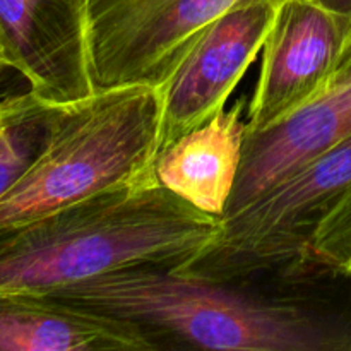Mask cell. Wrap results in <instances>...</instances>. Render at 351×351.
I'll return each mask as SVG.
<instances>
[{"label": "cell", "instance_id": "obj_17", "mask_svg": "<svg viewBox=\"0 0 351 351\" xmlns=\"http://www.w3.org/2000/svg\"><path fill=\"white\" fill-rule=\"evenodd\" d=\"M0 62H2V55H0ZM2 64H3V62H2Z\"/></svg>", "mask_w": 351, "mask_h": 351}, {"label": "cell", "instance_id": "obj_3", "mask_svg": "<svg viewBox=\"0 0 351 351\" xmlns=\"http://www.w3.org/2000/svg\"><path fill=\"white\" fill-rule=\"evenodd\" d=\"M161 119L156 86L95 91L62 106L47 146L0 197V230L154 178Z\"/></svg>", "mask_w": 351, "mask_h": 351}, {"label": "cell", "instance_id": "obj_12", "mask_svg": "<svg viewBox=\"0 0 351 351\" xmlns=\"http://www.w3.org/2000/svg\"><path fill=\"white\" fill-rule=\"evenodd\" d=\"M60 108L31 91L3 98L0 112V197L16 185L40 156Z\"/></svg>", "mask_w": 351, "mask_h": 351}, {"label": "cell", "instance_id": "obj_10", "mask_svg": "<svg viewBox=\"0 0 351 351\" xmlns=\"http://www.w3.org/2000/svg\"><path fill=\"white\" fill-rule=\"evenodd\" d=\"M139 326L34 291L0 290V351H154Z\"/></svg>", "mask_w": 351, "mask_h": 351}, {"label": "cell", "instance_id": "obj_8", "mask_svg": "<svg viewBox=\"0 0 351 351\" xmlns=\"http://www.w3.org/2000/svg\"><path fill=\"white\" fill-rule=\"evenodd\" d=\"M0 55L43 101L69 106L96 91L88 0H0Z\"/></svg>", "mask_w": 351, "mask_h": 351}, {"label": "cell", "instance_id": "obj_13", "mask_svg": "<svg viewBox=\"0 0 351 351\" xmlns=\"http://www.w3.org/2000/svg\"><path fill=\"white\" fill-rule=\"evenodd\" d=\"M351 276V192L338 202L312 235L298 281Z\"/></svg>", "mask_w": 351, "mask_h": 351}, {"label": "cell", "instance_id": "obj_9", "mask_svg": "<svg viewBox=\"0 0 351 351\" xmlns=\"http://www.w3.org/2000/svg\"><path fill=\"white\" fill-rule=\"evenodd\" d=\"M351 136V51L319 98L264 132L245 134L239 178L223 218ZM221 218V219H223Z\"/></svg>", "mask_w": 351, "mask_h": 351}, {"label": "cell", "instance_id": "obj_4", "mask_svg": "<svg viewBox=\"0 0 351 351\" xmlns=\"http://www.w3.org/2000/svg\"><path fill=\"white\" fill-rule=\"evenodd\" d=\"M350 192L351 136L223 218L211 245L177 269L232 283L278 278L300 285L298 274L312 235Z\"/></svg>", "mask_w": 351, "mask_h": 351}, {"label": "cell", "instance_id": "obj_7", "mask_svg": "<svg viewBox=\"0 0 351 351\" xmlns=\"http://www.w3.org/2000/svg\"><path fill=\"white\" fill-rule=\"evenodd\" d=\"M283 0H243L218 17L194 45L161 91L156 158L178 137L225 108L263 51Z\"/></svg>", "mask_w": 351, "mask_h": 351}, {"label": "cell", "instance_id": "obj_14", "mask_svg": "<svg viewBox=\"0 0 351 351\" xmlns=\"http://www.w3.org/2000/svg\"><path fill=\"white\" fill-rule=\"evenodd\" d=\"M321 2H324L326 5L338 10V12L345 14L346 17L351 19V0H321Z\"/></svg>", "mask_w": 351, "mask_h": 351}, {"label": "cell", "instance_id": "obj_16", "mask_svg": "<svg viewBox=\"0 0 351 351\" xmlns=\"http://www.w3.org/2000/svg\"><path fill=\"white\" fill-rule=\"evenodd\" d=\"M3 67V64H2V62H0V69H2Z\"/></svg>", "mask_w": 351, "mask_h": 351}, {"label": "cell", "instance_id": "obj_2", "mask_svg": "<svg viewBox=\"0 0 351 351\" xmlns=\"http://www.w3.org/2000/svg\"><path fill=\"white\" fill-rule=\"evenodd\" d=\"M219 221L156 180L130 184L0 230V290L50 293L129 267H180Z\"/></svg>", "mask_w": 351, "mask_h": 351}, {"label": "cell", "instance_id": "obj_11", "mask_svg": "<svg viewBox=\"0 0 351 351\" xmlns=\"http://www.w3.org/2000/svg\"><path fill=\"white\" fill-rule=\"evenodd\" d=\"M245 108V98H240L161 151L154 161L158 184L221 219L242 165Z\"/></svg>", "mask_w": 351, "mask_h": 351}, {"label": "cell", "instance_id": "obj_6", "mask_svg": "<svg viewBox=\"0 0 351 351\" xmlns=\"http://www.w3.org/2000/svg\"><path fill=\"white\" fill-rule=\"evenodd\" d=\"M350 51V17L321 0H283L264 41L247 134L264 132L319 98Z\"/></svg>", "mask_w": 351, "mask_h": 351}, {"label": "cell", "instance_id": "obj_1", "mask_svg": "<svg viewBox=\"0 0 351 351\" xmlns=\"http://www.w3.org/2000/svg\"><path fill=\"white\" fill-rule=\"evenodd\" d=\"M249 287L177 267L137 266L45 295L132 322L160 350L351 351V315L311 297Z\"/></svg>", "mask_w": 351, "mask_h": 351}, {"label": "cell", "instance_id": "obj_15", "mask_svg": "<svg viewBox=\"0 0 351 351\" xmlns=\"http://www.w3.org/2000/svg\"><path fill=\"white\" fill-rule=\"evenodd\" d=\"M2 108H3V99H0V112H2Z\"/></svg>", "mask_w": 351, "mask_h": 351}, {"label": "cell", "instance_id": "obj_5", "mask_svg": "<svg viewBox=\"0 0 351 351\" xmlns=\"http://www.w3.org/2000/svg\"><path fill=\"white\" fill-rule=\"evenodd\" d=\"M243 0H88L96 91L163 86L221 14Z\"/></svg>", "mask_w": 351, "mask_h": 351}]
</instances>
